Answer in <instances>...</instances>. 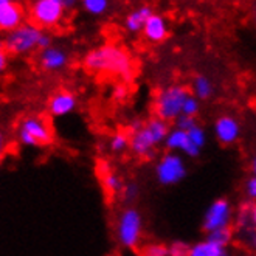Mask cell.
Segmentation results:
<instances>
[{"instance_id": "6da1fadb", "label": "cell", "mask_w": 256, "mask_h": 256, "mask_svg": "<svg viewBox=\"0 0 256 256\" xmlns=\"http://www.w3.org/2000/svg\"><path fill=\"white\" fill-rule=\"evenodd\" d=\"M82 67L101 76H112L130 81L135 74V64L128 48L116 44H102L84 54Z\"/></svg>"}, {"instance_id": "7a4b0ae2", "label": "cell", "mask_w": 256, "mask_h": 256, "mask_svg": "<svg viewBox=\"0 0 256 256\" xmlns=\"http://www.w3.org/2000/svg\"><path fill=\"white\" fill-rule=\"evenodd\" d=\"M191 95V90L184 84H171L160 88L154 98V114L157 118L166 123L182 115V108L186 98Z\"/></svg>"}, {"instance_id": "3957f363", "label": "cell", "mask_w": 256, "mask_h": 256, "mask_svg": "<svg viewBox=\"0 0 256 256\" xmlns=\"http://www.w3.org/2000/svg\"><path fill=\"white\" fill-rule=\"evenodd\" d=\"M115 236L118 244L126 250H135L143 236V214L137 206H126L118 214L115 225Z\"/></svg>"}, {"instance_id": "277c9868", "label": "cell", "mask_w": 256, "mask_h": 256, "mask_svg": "<svg viewBox=\"0 0 256 256\" xmlns=\"http://www.w3.org/2000/svg\"><path fill=\"white\" fill-rule=\"evenodd\" d=\"M18 140L25 148H45L54 140L53 128L44 116H25L18 128Z\"/></svg>"}, {"instance_id": "5b68a950", "label": "cell", "mask_w": 256, "mask_h": 256, "mask_svg": "<svg viewBox=\"0 0 256 256\" xmlns=\"http://www.w3.org/2000/svg\"><path fill=\"white\" fill-rule=\"evenodd\" d=\"M42 33V30H39L32 22H24L16 30L6 33V36L2 39L6 53L14 56H25L28 53H33L34 50H38V44Z\"/></svg>"}, {"instance_id": "8992f818", "label": "cell", "mask_w": 256, "mask_h": 256, "mask_svg": "<svg viewBox=\"0 0 256 256\" xmlns=\"http://www.w3.org/2000/svg\"><path fill=\"white\" fill-rule=\"evenodd\" d=\"M64 14L66 10L59 0H33L28 10L30 22L42 32H48L59 26L64 19Z\"/></svg>"}, {"instance_id": "52a82bcc", "label": "cell", "mask_w": 256, "mask_h": 256, "mask_svg": "<svg viewBox=\"0 0 256 256\" xmlns=\"http://www.w3.org/2000/svg\"><path fill=\"white\" fill-rule=\"evenodd\" d=\"M157 182L162 186L178 185L186 177L188 170L184 157L177 152H166L158 158L154 170Z\"/></svg>"}, {"instance_id": "ba28073f", "label": "cell", "mask_w": 256, "mask_h": 256, "mask_svg": "<svg viewBox=\"0 0 256 256\" xmlns=\"http://www.w3.org/2000/svg\"><path fill=\"white\" fill-rule=\"evenodd\" d=\"M234 218L233 205L227 198H218L208 205L202 220V230L205 233H212L219 228L232 227Z\"/></svg>"}, {"instance_id": "9c48e42d", "label": "cell", "mask_w": 256, "mask_h": 256, "mask_svg": "<svg viewBox=\"0 0 256 256\" xmlns=\"http://www.w3.org/2000/svg\"><path fill=\"white\" fill-rule=\"evenodd\" d=\"M234 219V234L238 233L239 238L244 240L246 246L254 248L256 244V205L252 200H244L238 208Z\"/></svg>"}, {"instance_id": "30bf717a", "label": "cell", "mask_w": 256, "mask_h": 256, "mask_svg": "<svg viewBox=\"0 0 256 256\" xmlns=\"http://www.w3.org/2000/svg\"><path fill=\"white\" fill-rule=\"evenodd\" d=\"M242 134V128H240L239 120L233 115H220L214 122V137L216 140L224 146H232L234 144Z\"/></svg>"}, {"instance_id": "8fae6325", "label": "cell", "mask_w": 256, "mask_h": 256, "mask_svg": "<svg viewBox=\"0 0 256 256\" xmlns=\"http://www.w3.org/2000/svg\"><path fill=\"white\" fill-rule=\"evenodd\" d=\"M164 148L168 149V152H177L180 156H186L190 158H198L200 156V149L194 146L185 130H180L177 128L170 129L166 138L163 142Z\"/></svg>"}, {"instance_id": "7c38bea8", "label": "cell", "mask_w": 256, "mask_h": 256, "mask_svg": "<svg viewBox=\"0 0 256 256\" xmlns=\"http://www.w3.org/2000/svg\"><path fill=\"white\" fill-rule=\"evenodd\" d=\"M68 62H70L68 53L61 47H56V45H52V47L45 48V50H40V53L38 56L39 67L47 73L62 72L68 66Z\"/></svg>"}, {"instance_id": "4fadbf2b", "label": "cell", "mask_w": 256, "mask_h": 256, "mask_svg": "<svg viewBox=\"0 0 256 256\" xmlns=\"http://www.w3.org/2000/svg\"><path fill=\"white\" fill-rule=\"evenodd\" d=\"M78 106V98L70 90H59V92L53 94L48 100L47 109L52 116L61 118L70 115Z\"/></svg>"}, {"instance_id": "5bb4252c", "label": "cell", "mask_w": 256, "mask_h": 256, "mask_svg": "<svg viewBox=\"0 0 256 256\" xmlns=\"http://www.w3.org/2000/svg\"><path fill=\"white\" fill-rule=\"evenodd\" d=\"M26 12L24 5H20L16 0L0 6V32L10 33L12 30H16L25 22Z\"/></svg>"}, {"instance_id": "9a60e30c", "label": "cell", "mask_w": 256, "mask_h": 256, "mask_svg": "<svg viewBox=\"0 0 256 256\" xmlns=\"http://www.w3.org/2000/svg\"><path fill=\"white\" fill-rule=\"evenodd\" d=\"M156 148H157V143L154 142L152 137H150V134L148 132V129L144 126L140 130L130 134V137H129V149L137 157H140V158H150V157L154 156Z\"/></svg>"}, {"instance_id": "2e32d148", "label": "cell", "mask_w": 256, "mask_h": 256, "mask_svg": "<svg viewBox=\"0 0 256 256\" xmlns=\"http://www.w3.org/2000/svg\"><path fill=\"white\" fill-rule=\"evenodd\" d=\"M142 32H143L146 40L152 42V44H160L168 39V34H170L168 20L163 16H160V14L154 12L152 16L146 20Z\"/></svg>"}, {"instance_id": "e0dca14e", "label": "cell", "mask_w": 256, "mask_h": 256, "mask_svg": "<svg viewBox=\"0 0 256 256\" xmlns=\"http://www.w3.org/2000/svg\"><path fill=\"white\" fill-rule=\"evenodd\" d=\"M154 14V10L149 5H142L137 10H134L132 12H129L126 19H124V28L129 33H140L146 20Z\"/></svg>"}, {"instance_id": "ac0fdd59", "label": "cell", "mask_w": 256, "mask_h": 256, "mask_svg": "<svg viewBox=\"0 0 256 256\" xmlns=\"http://www.w3.org/2000/svg\"><path fill=\"white\" fill-rule=\"evenodd\" d=\"M188 256H232V253H230L228 247L218 246L205 238L194 244H190Z\"/></svg>"}, {"instance_id": "d6986e66", "label": "cell", "mask_w": 256, "mask_h": 256, "mask_svg": "<svg viewBox=\"0 0 256 256\" xmlns=\"http://www.w3.org/2000/svg\"><path fill=\"white\" fill-rule=\"evenodd\" d=\"M214 94V86L208 76L205 74H198L192 80V96H196L199 101H206L213 96Z\"/></svg>"}, {"instance_id": "ffe728a7", "label": "cell", "mask_w": 256, "mask_h": 256, "mask_svg": "<svg viewBox=\"0 0 256 256\" xmlns=\"http://www.w3.org/2000/svg\"><path fill=\"white\" fill-rule=\"evenodd\" d=\"M144 128L150 134V137L154 138V142L157 143V146L164 142V138H166V135H168V132L171 129L170 128V123L163 122V120H160L157 116L149 118L148 122L144 123Z\"/></svg>"}, {"instance_id": "44dd1931", "label": "cell", "mask_w": 256, "mask_h": 256, "mask_svg": "<svg viewBox=\"0 0 256 256\" xmlns=\"http://www.w3.org/2000/svg\"><path fill=\"white\" fill-rule=\"evenodd\" d=\"M100 178H101V185H102L104 191H106L108 194H114V196L120 194V191H122V188L124 185L123 178L109 168H104L101 171Z\"/></svg>"}, {"instance_id": "7402d4cb", "label": "cell", "mask_w": 256, "mask_h": 256, "mask_svg": "<svg viewBox=\"0 0 256 256\" xmlns=\"http://www.w3.org/2000/svg\"><path fill=\"white\" fill-rule=\"evenodd\" d=\"M205 238L208 240H212V242L218 244V246L230 247V244L233 242V239H234V230H233V227L219 228V230H214L212 233H206Z\"/></svg>"}, {"instance_id": "603a6c76", "label": "cell", "mask_w": 256, "mask_h": 256, "mask_svg": "<svg viewBox=\"0 0 256 256\" xmlns=\"http://www.w3.org/2000/svg\"><path fill=\"white\" fill-rule=\"evenodd\" d=\"M129 149V135L126 132L118 130L109 140V150L114 154H123Z\"/></svg>"}, {"instance_id": "cb8c5ba5", "label": "cell", "mask_w": 256, "mask_h": 256, "mask_svg": "<svg viewBox=\"0 0 256 256\" xmlns=\"http://www.w3.org/2000/svg\"><path fill=\"white\" fill-rule=\"evenodd\" d=\"M80 4L86 12L92 14V16H102L109 10V0H80Z\"/></svg>"}, {"instance_id": "d4e9b609", "label": "cell", "mask_w": 256, "mask_h": 256, "mask_svg": "<svg viewBox=\"0 0 256 256\" xmlns=\"http://www.w3.org/2000/svg\"><path fill=\"white\" fill-rule=\"evenodd\" d=\"M140 196V185L135 182H128L123 185L122 191H120V198H122L123 204L130 206Z\"/></svg>"}, {"instance_id": "484cf974", "label": "cell", "mask_w": 256, "mask_h": 256, "mask_svg": "<svg viewBox=\"0 0 256 256\" xmlns=\"http://www.w3.org/2000/svg\"><path fill=\"white\" fill-rule=\"evenodd\" d=\"M186 135H188V138L191 140V143L194 144V146H198L200 150L204 149V146L206 144V132H205V129L198 123L194 128H191L188 132H186Z\"/></svg>"}, {"instance_id": "4316f807", "label": "cell", "mask_w": 256, "mask_h": 256, "mask_svg": "<svg viewBox=\"0 0 256 256\" xmlns=\"http://www.w3.org/2000/svg\"><path fill=\"white\" fill-rule=\"evenodd\" d=\"M142 256H168V246L163 242H150L142 248Z\"/></svg>"}, {"instance_id": "83f0119b", "label": "cell", "mask_w": 256, "mask_h": 256, "mask_svg": "<svg viewBox=\"0 0 256 256\" xmlns=\"http://www.w3.org/2000/svg\"><path fill=\"white\" fill-rule=\"evenodd\" d=\"M200 112V101L190 95L186 98V101L184 102V108H182V115H186V116H192V118H198V114Z\"/></svg>"}, {"instance_id": "f1b7e54d", "label": "cell", "mask_w": 256, "mask_h": 256, "mask_svg": "<svg viewBox=\"0 0 256 256\" xmlns=\"http://www.w3.org/2000/svg\"><path fill=\"white\" fill-rule=\"evenodd\" d=\"M190 244L182 239H176L168 246V256H188Z\"/></svg>"}, {"instance_id": "f546056e", "label": "cell", "mask_w": 256, "mask_h": 256, "mask_svg": "<svg viewBox=\"0 0 256 256\" xmlns=\"http://www.w3.org/2000/svg\"><path fill=\"white\" fill-rule=\"evenodd\" d=\"M129 95H130V90L124 82L115 84L112 87V100L116 102H124L129 98Z\"/></svg>"}, {"instance_id": "4dcf8cb0", "label": "cell", "mask_w": 256, "mask_h": 256, "mask_svg": "<svg viewBox=\"0 0 256 256\" xmlns=\"http://www.w3.org/2000/svg\"><path fill=\"white\" fill-rule=\"evenodd\" d=\"M174 123H176V128H177V129L188 132L191 128H194L196 124H198V118L186 116V115H178V116L174 120Z\"/></svg>"}, {"instance_id": "1f68e13d", "label": "cell", "mask_w": 256, "mask_h": 256, "mask_svg": "<svg viewBox=\"0 0 256 256\" xmlns=\"http://www.w3.org/2000/svg\"><path fill=\"white\" fill-rule=\"evenodd\" d=\"M244 194H246V200L254 202V199H256V176L254 174L247 177L246 184H244Z\"/></svg>"}, {"instance_id": "d6a6232c", "label": "cell", "mask_w": 256, "mask_h": 256, "mask_svg": "<svg viewBox=\"0 0 256 256\" xmlns=\"http://www.w3.org/2000/svg\"><path fill=\"white\" fill-rule=\"evenodd\" d=\"M8 59H10V54L5 50L4 40L0 39V74H2L6 70V67H8Z\"/></svg>"}, {"instance_id": "836d02e7", "label": "cell", "mask_w": 256, "mask_h": 256, "mask_svg": "<svg viewBox=\"0 0 256 256\" xmlns=\"http://www.w3.org/2000/svg\"><path fill=\"white\" fill-rule=\"evenodd\" d=\"M53 45V38L52 34H48L47 32H44L40 39H39V44H38V50H45V48H48Z\"/></svg>"}, {"instance_id": "e575fe53", "label": "cell", "mask_w": 256, "mask_h": 256, "mask_svg": "<svg viewBox=\"0 0 256 256\" xmlns=\"http://www.w3.org/2000/svg\"><path fill=\"white\" fill-rule=\"evenodd\" d=\"M59 2H61L62 8H64L66 12H67V11H72V10L76 8V5L80 4V0H59Z\"/></svg>"}, {"instance_id": "d590c367", "label": "cell", "mask_w": 256, "mask_h": 256, "mask_svg": "<svg viewBox=\"0 0 256 256\" xmlns=\"http://www.w3.org/2000/svg\"><path fill=\"white\" fill-rule=\"evenodd\" d=\"M144 126V123H142L140 120H134V122L129 124V132L130 134H134V132H137V130H140Z\"/></svg>"}, {"instance_id": "8d00e7d4", "label": "cell", "mask_w": 256, "mask_h": 256, "mask_svg": "<svg viewBox=\"0 0 256 256\" xmlns=\"http://www.w3.org/2000/svg\"><path fill=\"white\" fill-rule=\"evenodd\" d=\"M5 144H6V142H5V135H4L2 132H0V158H2V156H4Z\"/></svg>"}, {"instance_id": "74e56055", "label": "cell", "mask_w": 256, "mask_h": 256, "mask_svg": "<svg viewBox=\"0 0 256 256\" xmlns=\"http://www.w3.org/2000/svg\"><path fill=\"white\" fill-rule=\"evenodd\" d=\"M256 172V158L253 157L252 158V174H254Z\"/></svg>"}, {"instance_id": "f35d334b", "label": "cell", "mask_w": 256, "mask_h": 256, "mask_svg": "<svg viewBox=\"0 0 256 256\" xmlns=\"http://www.w3.org/2000/svg\"><path fill=\"white\" fill-rule=\"evenodd\" d=\"M10 2H12V0H0V6H4V5H6Z\"/></svg>"}]
</instances>
